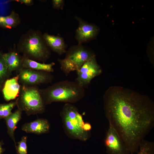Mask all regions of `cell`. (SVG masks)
Masks as SVG:
<instances>
[{"mask_svg": "<svg viewBox=\"0 0 154 154\" xmlns=\"http://www.w3.org/2000/svg\"><path fill=\"white\" fill-rule=\"evenodd\" d=\"M40 91L45 104L55 102H75L85 94L84 88L75 81L67 80L57 82Z\"/></svg>", "mask_w": 154, "mask_h": 154, "instance_id": "7a4b0ae2", "label": "cell"}, {"mask_svg": "<svg viewBox=\"0 0 154 154\" xmlns=\"http://www.w3.org/2000/svg\"><path fill=\"white\" fill-rule=\"evenodd\" d=\"M75 18L78 22L75 38L79 44L86 42L95 37L99 31L97 26L88 23L78 17Z\"/></svg>", "mask_w": 154, "mask_h": 154, "instance_id": "30bf717a", "label": "cell"}, {"mask_svg": "<svg viewBox=\"0 0 154 154\" xmlns=\"http://www.w3.org/2000/svg\"><path fill=\"white\" fill-rule=\"evenodd\" d=\"M55 64V63L54 62L48 64L44 63H40L34 60L23 57V68L51 72H53L54 70L53 66Z\"/></svg>", "mask_w": 154, "mask_h": 154, "instance_id": "2e32d148", "label": "cell"}, {"mask_svg": "<svg viewBox=\"0 0 154 154\" xmlns=\"http://www.w3.org/2000/svg\"><path fill=\"white\" fill-rule=\"evenodd\" d=\"M27 136H23L21 140L17 143L18 145L15 147L17 154H27Z\"/></svg>", "mask_w": 154, "mask_h": 154, "instance_id": "44dd1931", "label": "cell"}, {"mask_svg": "<svg viewBox=\"0 0 154 154\" xmlns=\"http://www.w3.org/2000/svg\"><path fill=\"white\" fill-rule=\"evenodd\" d=\"M43 35L47 45L52 50L60 55L66 52V45L61 36L50 35L47 33H45Z\"/></svg>", "mask_w": 154, "mask_h": 154, "instance_id": "4fadbf2b", "label": "cell"}, {"mask_svg": "<svg viewBox=\"0 0 154 154\" xmlns=\"http://www.w3.org/2000/svg\"><path fill=\"white\" fill-rule=\"evenodd\" d=\"M76 72L77 76L75 81L84 88L94 78L100 74L102 70L95 56L86 62Z\"/></svg>", "mask_w": 154, "mask_h": 154, "instance_id": "ba28073f", "label": "cell"}, {"mask_svg": "<svg viewBox=\"0 0 154 154\" xmlns=\"http://www.w3.org/2000/svg\"><path fill=\"white\" fill-rule=\"evenodd\" d=\"M21 88L18 75L6 80L2 90L5 100L9 101L18 97L20 94Z\"/></svg>", "mask_w": 154, "mask_h": 154, "instance_id": "8fae6325", "label": "cell"}, {"mask_svg": "<svg viewBox=\"0 0 154 154\" xmlns=\"http://www.w3.org/2000/svg\"><path fill=\"white\" fill-rule=\"evenodd\" d=\"M104 142L107 154L130 153L123 141L114 128L109 123Z\"/></svg>", "mask_w": 154, "mask_h": 154, "instance_id": "9c48e42d", "label": "cell"}, {"mask_svg": "<svg viewBox=\"0 0 154 154\" xmlns=\"http://www.w3.org/2000/svg\"><path fill=\"white\" fill-rule=\"evenodd\" d=\"M15 1L22 3H24L27 5H31L33 3V1L32 0H17Z\"/></svg>", "mask_w": 154, "mask_h": 154, "instance_id": "603a6c76", "label": "cell"}, {"mask_svg": "<svg viewBox=\"0 0 154 154\" xmlns=\"http://www.w3.org/2000/svg\"><path fill=\"white\" fill-rule=\"evenodd\" d=\"M23 57L44 62L50 55L49 48L43 35L37 31H29L22 36L18 44Z\"/></svg>", "mask_w": 154, "mask_h": 154, "instance_id": "3957f363", "label": "cell"}, {"mask_svg": "<svg viewBox=\"0 0 154 154\" xmlns=\"http://www.w3.org/2000/svg\"><path fill=\"white\" fill-rule=\"evenodd\" d=\"M65 58L58 59L61 70L66 76L71 72L78 71L86 61L95 56L90 50L81 44L71 47L66 51Z\"/></svg>", "mask_w": 154, "mask_h": 154, "instance_id": "5b68a950", "label": "cell"}, {"mask_svg": "<svg viewBox=\"0 0 154 154\" xmlns=\"http://www.w3.org/2000/svg\"><path fill=\"white\" fill-rule=\"evenodd\" d=\"M62 114L66 128L70 134L82 140L88 138V131L84 128L82 116L74 106L67 103L62 111Z\"/></svg>", "mask_w": 154, "mask_h": 154, "instance_id": "8992f818", "label": "cell"}, {"mask_svg": "<svg viewBox=\"0 0 154 154\" xmlns=\"http://www.w3.org/2000/svg\"><path fill=\"white\" fill-rule=\"evenodd\" d=\"M3 143L2 141L0 142V154H2L4 151V149L2 147Z\"/></svg>", "mask_w": 154, "mask_h": 154, "instance_id": "cb8c5ba5", "label": "cell"}, {"mask_svg": "<svg viewBox=\"0 0 154 154\" xmlns=\"http://www.w3.org/2000/svg\"><path fill=\"white\" fill-rule=\"evenodd\" d=\"M19 81L22 85L35 86L46 84L52 80L53 76L50 72L22 68L19 71Z\"/></svg>", "mask_w": 154, "mask_h": 154, "instance_id": "52a82bcc", "label": "cell"}, {"mask_svg": "<svg viewBox=\"0 0 154 154\" xmlns=\"http://www.w3.org/2000/svg\"><path fill=\"white\" fill-rule=\"evenodd\" d=\"M3 87V86L0 84V93L1 92L2 90Z\"/></svg>", "mask_w": 154, "mask_h": 154, "instance_id": "d4e9b609", "label": "cell"}, {"mask_svg": "<svg viewBox=\"0 0 154 154\" xmlns=\"http://www.w3.org/2000/svg\"><path fill=\"white\" fill-rule=\"evenodd\" d=\"M49 129L50 125L48 121L43 119H38L26 123L21 127L22 130L27 133L37 135L47 133Z\"/></svg>", "mask_w": 154, "mask_h": 154, "instance_id": "7c38bea8", "label": "cell"}, {"mask_svg": "<svg viewBox=\"0 0 154 154\" xmlns=\"http://www.w3.org/2000/svg\"><path fill=\"white\" fill-rule=\"evenodd\" d=\"M3 56L9 72L19 70L22 68L23 58H21L15 51L3 53Z\"/></svg>", "mask_w": 154, "mask_h": 154, "instance_id": "9a60e30c", "label": "cell"}, {"mask_svg": "<svg viewBox=\"0 0 154 154\" xmlns=\"http://www.w3.org/2000/svg\"><path fill=\"white\" fill-rule=\"evenodd\" d=\"M16 105V100L8 103L0 104V119H4L10 114Z\"/></svg>", "mask_w": 154, "mask_h": 154, "instance_id": "ffe728a7", "label": "cell"}, {"mask_svg": "<svg viewBox=\"0 0 154 154\" xmlns=\"http://www.w3.org/2000/svg\"><path fill=\"white\" fill-rule=\"evenodd\" d=\"M22 112L21 110L18 109L4 119L7 127V133L14 142L15 146L16 143L14 135L15 131L17 128V124L21 119Z\"/></svg>", "mask_w": 154, "mask_h": 154, "instance_id": "5bb4252c", "label": "cell"}, {"mask_svg": "<svg viewBox=\"0 0 154 154\" xmlns=\"http://www.w3.org/2000/svg\"><path fill=\"white\" fill-rule=\"evenodd\" d=\"M20 22L19 15L14 11H12L8 16L0 15V26L3 28L11 29L17 26Z\"/></svg>", "mask_w": 154, "mask_h": 154, "instance_id": "e0dca14e", "label": "cell"}, {"mask_svg": "<svg viewBox=\"0 0 154 154\" xmlns=\"http://www.w3.org/2000/svg\"><path fill=\"white\" fill-rule=\"evenodd\" d=\"M53 7L57 9H62L64 1L63 0H53L52 1Z\"/></svg>", "mask_w": 154, "mask_h": 154, "instance_id": "7402d4cb", "label": "cell"}, {"mask_svg": "<svg viewBox=\"0 0 154 154\" xmlns=\"http://www.w3.org/2000/svg\"><path fill=\"white\" fill-rule=\"evenodd\" d=\"M11 74L5 62L3 53L0 51V84L3 86L5 82L9 79Z\"/></svg>", "mask_w": 154, "mask_h": 154, "instance_id": "ac0fdd59", "label": "cell"}, {"mask_svg": "<svg viewBox=\"0 0 154 154\" xmlns=\"http://www.w3.org/2000/svg\"><path fill=\"white\" fill-rule=\"evenodd\" d=\"M137 154H154V143L144 139L141 141Z\"/></svg>", "mask_w": 154, "mask_h": 154, "instance_id": "d6986e66", "label": "cell"}, {"mask_svg": "<svg viewBox=\"0 0 154 154\" xmlns=\"http://www.w3.org/2000/svg\"><path fill=\"white\" fill-rule=\"evenodd\" d=\"M16 101L18 109L28 116L41 113L45 110V104L40 90L35 86L22 85Z\"/></svg>", "mask_w": 154, "mask_h": 154, "instance_id": "277c9868", "label": "cell"}, {"mask_svg": "<svg viewBox=\"0 0 154 154\" xmlns=\"http://www.w3.org/2000/svg\"><path fill=\"white\" fill-rule=\"evenodd\" d=\"M106 116L131 154L137 153L142 139L154 125V104L148 97L117 87L104 97Z\"/></svg>", "mask_w": 154, "mask_h": 154, "instance_id": "6da1fadb", "label": "cell"}]
</instances>
